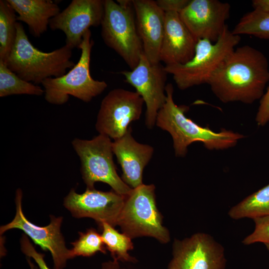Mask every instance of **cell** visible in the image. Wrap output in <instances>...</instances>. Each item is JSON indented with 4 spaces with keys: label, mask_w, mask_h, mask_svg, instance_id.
I'll use <instances>...</instances> for the list:
<instances>
[{
    "label": "cell",
    "mask_w": 269,
    "mask_h": 269,
    "mask_svg": "<svg viewBox=\"0 0 269 269\" xmlns=\"http://www.w3.org/2000/svg\"><path fill=\"white\" fill-rule=\"evenodd\" d=\"M22 191L18 189L15 197V217L10 222L0 227V235L12 229L22 230L43 251L50 252L54 269H63L66 266L67 261L71 259L70 250L66 248L60 231L63 218L50 215V221L48 225L44 227L37 226L28 220L24 216L22 208Z\"/></svg>",
    "instance_id": "10"
},
{
    "label": "cell",
    "mask_w": 269,
    "mask_h": 269,
    "mask_svg": "<svg viewBox=\"0 0 269 269\" xmlns=\"http://www.w3.org/2000/svg\"><path fill=\"white\" fill-rule=\"evenodd\" d=\"M224 249L210 235L198 233L175 239L167 269H225Z\"/></svg>",
    "instance_id": "12"
},
{
    "label": "cell",
    "mask_w": 269,
    "mask_h": 269,
    "mask_svg": "<svg viewBox=\"0 0 269 269\" xmlns=\"http://www.w3.org/2000/svg\"><path fill=\"white\" fill-rule=\"evenodd\" d=\"M104 12V0H73L68 6L52 18L51 30H60L65 35V45L79 48L90 27L101 25Z\"/></svg>",
    "instance_id": "14"
},
{
    "label": "cell",
    "mask_w": 269,
    "mask_h": 269,
    "mask_svg": "<svg viewBox=\"0 0 269 269\" xmlns=\"http://www.w3.org/2000/svg\"><path fill=\"white\" fill-rule=\"evenodd\" d=\"M236 35H250L269 40V12L253 9L245 14L232 30Z\"/></svg>",
    "instance_id": "24"
},
{
    "label": "cell",
    "mask_w": 269,
    "mask_h": 269,
    "mask_svg": "<svg viewBox=\"0 0 269 269\" xmlns=\"http://www.w3.org/2000/svg\"><path fill=\"white\" fill-rule=\"evenodd\" d=\"M101 227L102 238L113 260L124 262L135 263L137 260L130 255L128 251L134 249L132 239L124 233H120L114 227L104 223Z\"/></svg>",
    "instance_id": "21"
},
{
    "label": "cell",
    "mask_w": 269,
    "mask_h": 269,
    "mask_svg": "<svg viewBox=\"0 0 269 269\" xmlns=\"http://www.w3.org/2000/svg\"><path fill=\"white\" fill-rule=\"evenodd\" d=\"M228 214L233 219H253L269 215V184L233 206Z\"/></svg>",
    "instance_id": "20"
},
{
    "label": "cell",
    "mask_w": 269,
    "mask_h": 269,
    "mask_svg": "<svg viewBox=\"0 0 269 269\" xmlns=\"http://www.w3.org/2000/svg\"><path fill=\"white\" fill-rule=\"evenodd\" d=\"M15 13L6 0H0V60L5 63L16 37Z\"/></svg>",
    "instance_id": "22"
},
{
    "label": "cell",
    "mask_w": 269,
    "mask_h": 269,
    "mask_svg": "<svg viewBox=\"0 0 269 269\" xmlns=\"http://www.w3.org/2000/svg\"><path fill=\"white\" fill-rule=\"evenodd\" d=\"M144 103L136 92L112 90L101 102L95 125L97 131L114 140L121 137L130 124L140 118Z\"/></svg>",
    "instance_id": "9"
},
{
    "label": "cell",
    "mask_w": 269,
    "mask_h": 269,
    "mask_svg": "<svg viewBox=\"0 0 269 269\" xmlns=\"http://www.w3.org/2000/svg\"><path fill=\"white\" fill-rule=\"evenodd\" d=\"M255 223L254 231L243 240V243L249 245L256 243L269 244V215L253 219Z\"/></svg>",
    "instance_id": "26"
},
{
    "label": "cell",
    "mask_w": 269,
    "mask_h": 269,
    "mask_svg": "<svg viewBox=\"0 0 269 269\" xmlns=\"http://www.w3.org/2000/svg\"><path fill=\"white\" fill-rule=\"evenodd\" d=\"M137 31L143 53L152 64L160 63L165 12L152 0H133Z\"/></svg>",
    "instance_id": "16"
},
{
    "label": "cell",
    "mask_w": 269,
    "mask_h": 269,
    "mask_svg": "<svg viewBox=\"0 0 269 269\" xmlns=\"http://www.w3.org/2000/svg\"><path fill=\"white\" fill-rule=\"evenodd\" d=\"M231 5L218 0H190L179 13L188 29L198 41L216 42L223 33Z\"/></svg>",
    "instance_id": "15"
},
{
    "label": "cell",
    "mask_w": 269,
    "mask_h": 269,
    "mask_svg": "<svg viewBox=\"0 0 269 269\" xmlns=\"http://www.w3.org/2000/svg\"><path fill=\"white\" fill-rule=\"evenodd\" d=\"M256 122L258 126L263 127L269 120V85L260 101V104L256 114Z\"/></svg>",
    "instance_id": "28"
},
{
    "label": "cell",
    "mask_w": 269,
    "mask_h": 269,
    "mask_svg": "<svg viewBox=\"0 0 269 269\" xmlns=\"http://www.w3.org/2000/svg\"><path fill=\"white\" fill-rule=\"evenodd\" d=\"M72 144L81 161V174L86 189H94L96 182H102L122 196L126 197L131 193L133 188L117 172L111 138L99 134L90 140L76 138Z\"/></svg>",
    "instance_id": "8"
},
{
    "label": "cell",
    "mask_w": 269,
    "mask_h": 269,
    "mask_svg": "<svg viewBox=\"0 0 269 269\" xmlns=\"http://www.w3.org/2000/svg\"><path fill=\"white\" fill-rule=\"evenodd\" d=\"M44 90L40 86L27 82L18 76L0 60V97L13 95L41 96Z\"/></svg>",
    "instance_id": "23"
},
{
    "label": "cell",
    "mask_w": 269,
    "mask_h": 269,
    "mask_svg": "<svg viewBox=\"0 0 269 269\" xmlns=\"http://www.w3.org/2000/svg\"><path fill=\"white\" fill-rule=\"evenodd\" d=\"M16 37L6 65L21 79L35 84L49 78L59 77L75 63L72 49L64 46L49 52L41 51L29 41L21 23H16Z\"/></svg>",
    "instance_id": "3"
},
{
    "label": "cell",
    "mask_w": 269,
    "mask_h": 269,
    "mask_svg": "<svg viewBox=\"0 0 269 269\" xmlns=\"http://www.w3.org/2000/svg\"><path fill=\"white\" fill-rule=\"evenodd\" d=\"M79 234V238L71 243L73 246L70 250L71 259L77 256L91 257L98 252L107 253L101 234L95 229L90 228Z\"/></svg>",
    "instance_id": "25"
},
{
    "label": "cell",
    "mask_w": 269,
    "mask_h": 269,
    "mask_svg": "<svg viewBox=\"0 0 269 269\" xmlns=\"http://www.w3.org/2000/svg\"><path fill=\"white\" fill-rule=\"evenodd\" d=\"M6 0L18 14L17 21L25 23L35 37L47 31L50 19L60 12L57 4L51 0Z\"/></svg>",
    "instance_id": "19"
},
{
    "label": "cell",
    "mask_w": 269,
    "mask_h": 269,
    "mask_svg": "<svg viewBox=\"0 0 269 269\" xmlns=\"http://www.w3.org/2000/svg\"><path fill=\"white\" fill-rule=\"evenodd\" d=\"M155 186L142 184L133 189L126 197L118 225L132 239L150 237L166 244L170 240L168 229L163 225L162 216L155 200Z\"/></svg>",
    "instance_id": "7"
},
{
    "label": "cell",
    "mask_w": 269,
    "mask_h": 269,
    "mask_svg": "<svg viewBox=\"0 0 269 269\" xmlns=\"http://www.w3.org/2000/svg\"><path fill=\"white\" fill-rule=\"evenodd\" d=\"M190 0H157V5L165 12H177L179 13L188 3Z\"/></svg>",
    "instance_id": "29"
},
{
    "label": "cell",
    "mask_w": 269,
    "mask_h": 269,
    "mask_svg": "<svg viewBox=\"0 0 269 269\" xmlns=\"http://www.w3.org/2000/svg\"><path fill=\"white\" fill-rule=\"evenodd\" d=\"M101 269H126L121 266L119 261L113 260L102 264Z\"/></svg>",
    "instance_id": "31"
},
{
    "label": "cell",
    "mask_w": 269,
    "mask_h": 269,
    "mask_svg": "<svg viewBox=\"0 0 269 269\" xmlns=\"http://www.w3.org/2000/svg\"><path fill=\"white\" fill-rule=\"evenodd\" d=\"M252 3L254 9L269 12V0H253Z\"/></svg>",
    "instance_id": "30"
},
{
    "label": "cell",
    "mask_w": 269,
    "mask_h": 269,
    "mask_svg": "<svg viewBox=\"0 0 269 269\" xmlns=\"http://www.w3.org/2000/svg\"><path fill=\"white\" fill-rule=\"evenodd\" d=\"M20 243L21 252L27 257L32 258L40 269H50L44 261V255L36 251L25 234H22Z\"/></svg>",
    "instance_id": "27"
},
{
    "label": "cell",
    "mask_w": 269,
    "mask_h": 269,
    "mask_svg": "<svg viewBox=\"0 0 269 269\" xmlns=\"http://www.w3.org/2000/svg\"><path fill=\"white\" fill-rule=\"evenodd\" d=\"M269 82L266 56L249 45L236 48L214 74L208 85L222 103L251 104L261 100Z\"/></svg>",
    "instance_id": "1"
},
{
    "label": "cell",
    "mask_w": 269,
    "mask_h": 269,
    "mask_svg": "<svg viewBox=\"0 0 269 269\" xmlns=\"http://www.w3.org/2000/svg\"><path fill=\"white\" fill-rule=\"evenodd\" d=\"M126 197L114 190L102 191L86 189L77 193L72 189L64 200L63 205L76 218H90L99 227L106 223L113 227L118 225Z\"/></svg>",
    "instance_id": "13"
},
{
    "label": "cell",
    "mask_w": 269,
    "mask_h": 269,
    "mask_svg": "<svg viewBox=\"0 0 269 269\" xmlns=\"http://www.w3.org/2000/svg\"><path fill=\"white\" fill-rule=\"evenodd\" d=\"M267 249L269 251V244L265 245Z\"/></svg>",
    "instance_id": "32"
},
{
    "label": "cell",
    "mask_w": 269,
    "mask_h": 269,
    "mask_svg": "<svg viewBox=\"0 0 269 269\" xmlns=\"http://www.w3.org/2000/svg\"><path fill=\"white\" fill-rule=\"evenodd\" d=\"M173 92L172 84H167L166 102L158 112L156 125L171 135L176 156L184 157L188 146L194 142L202 143L209 150H223L235 146L245 138L244 134L231 130L223 129L215 132L198 125L185 116L188 106L174 103Z\"/></svg>",
    "instance_id": "2"
},
{
    "label": "cell",
    "mask_w": 269,
    "mask_h": 269,
    "mask_svg": "<svg viewBox=\"0 0 269 269\" xmlns=\"http://www.w3.org/2000/svg\"><path fill=\"white\" fill-rule=\"evenodd\" d=\"M241 36L234 34L226 26L216 42L198 40L192 59L183 64L165 65L177 87L184 90L193 86L209 83L210 80L236 48Z\"/></svg>",
    "instance_id": "4"
},
{
    "label": "cell",
    "mask_w": 269,
    "mask_h": 269,
    "mask_svg": "<svg viewBox=\"0 0 269 269\" xmlns=\"http://www.w3.org/2000/svg\"><path fill=\"white\" fill-rule=\"evenodd\" d=\"M130 127L126 134L113 142V151L122 170V179L134 189L142 183L144 167L151 159L153 148L138 142L133 137Z\"/></svg>",
    "instance_id": "18"
},
{
    "label": "cell",
    "mask_w": 269,
    "mask_h": 269,
    "mask_svg": "<svg viewBox=\"0 0 269 269\" xmlns=\"http://www.w3.org/2000/svg\"><path fill=\"white\" fill-rule=\"evenodd\" d=\"M268 123L269 124V120Z\"/></svg>",
    "instance_id": "33"
},
{
    "label": "cell",
    "mask_w": 269,
    "mask_h": 269,
    "mask_svg": "<svg viewBox=\"0 0 269 269\" xmlns=\"http://www.w3.org/2000/svg\"><path fill=\"white\" fill-rule=\"evenodd\" d=\"M126 82L134 87L146 105L145 124L152 129L156 124L158 112L166 102L167 72L160 62L152 64L143 52L136 67L123 71Z\"/></svg>",
    "instance_id": "11"
},
{
    "label": "cell",
    "mask_w": 269,
    "mask_h": 269,
    "mask_svg": "<svg viewBox=\"0 0 269 269\" xmlns=\"http://www.w3.org/2000/svg\"><path fill=\"white\" fill-rule=\"evenodd\" d=\"M101 26L104 43L122 57L131 70L134 69L143 50L132 0H104Z\"/></svg>",
    "instance_id": "5"
},
{
    "label": "cell",
    "mask_w": 269,
    "mask_h": 269,
    "mask_svg": "<svg viewBox=\"0 0 269 269\" xmlns=\"http://www.w3.org/2000/svg\"><path fill=\"white\" fill-rule=\"evenodd\" d=\"M197 40L177 12H165L160 61L165 65L183 64L193 57Z\"/></svg>",
    "instance_id": "17"
},
{
    "label": "cell",
    "mask_w": 269,
    "mask_h": 269,
    "mask_svg": "<svg viewBox=\"0 0 269 269\" xmlns=\"http://www.w3.org/2000/svg\"><path fill=\"white\" fill-rule=\"evenodd\" d=\"M93 44L89 29L84 34L79 46L81 53L75 65L63 76L47 78L42 82L44 98L47 102L62 105L67 102L70 95L88 103L107 88L105 81L96 80L91 75L90 66Z\"/></svg>",
    "instance_id": "6"
}]
</instances>
